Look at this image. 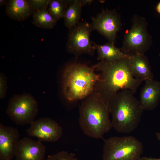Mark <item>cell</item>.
<instances>
[{
    "label": "cell",
    "mask_w": 160,
    "mask_h": 160,
    "mask_svg": "<svg viewBox=\"0 0 160 160\" xmlns=\"http://www.w3.org/2000/svg\"><path fill=\"white\" fill-rule=\"evenodd\" d=\"M128 57L112 62L101 60L92 66L100 73V78L94 90L99 92L108 102L121 90H129L135 94L144 81L132 75Z\"/></svg>",
    "instance_id": "cell-1"
},
{
    "label": "cell",
    "mask_w": 160,
    "mask_h": 160,
    "mask_svg": "<svg viewBox=\"0 0 160 160\" xmlns=\"http://www.w3.org/2000/svg\"><path fill=\"white\" fill-rule=\"evenodd\" d=\"M108 102L94 90L82 102L79 108V124L86 135L101 139L113 127Z\"/></svg>",
    "instance_id": "cell-2"
},
{
    "label": "cell",
    "mask_w": 160,
    "mask_h": 160,
    "mask_svg": "<svg viewBox=\"0 0 160 160\" xmlns=\"http://www.w3.org/2000/svg\"><path fill=\"white\" fill-rule=\"evenodd\" d=\"M134 94L129 90H121L108 101L113 127L119 133L132 132L140 122L144 110Z\"/></svg>",
    "instance_id": "cell-3"
},
{
    "label": "cell",
    "mask_w": 160,
    "mask_h": 160,
    "mask_svg": "<svg viewBox=\"0 0 160 160\" xmlns=\"http://www.w3.org/2000/svg\"><path fill=\"white\" fill-rule=\"evenodd\" d=\"M100 78L92 67L80 63L67 64L62 74L63 95L68 101L84 100L94 91Z\"/></svg>",
    "instance_id": "cell-4"
},
{
    "label": "cell",
    "mask_w": 160,
    "mask_h": 160,
    "mask_svg": "<svg viewBox=\"0 0 160 160\" xmlns=\"http://www.w3.org/2000/svg\"><path fill=\"white\" fill-rule=\"evenodd\" d=\"M143 153L142 143L132 136H113L104 140L103 160H139Z\"/></svg>",
    "instance_id": "cell-5"
},
{
    "label": "cell",
    "mask_w": 160,
    "mask_h": 160,
    "mask_svg": "<svg viewBox=\"0 0 160 160\" xmlns=\"http://www.w3.org/2000/svg\"><path fill=\"white\" fill-rule=\"evenodd\" d=\"M131 23L130 28L124 35L120 49L128 55L136 53L145 54L152 42V36L148 31L147 19L134 14L131 17Z\"/></svg>",
    "instance_id": "cell-6"
},
{
    "label": "cell",
    "mask_w": 160,
    "mask_h": 160,
    "mask_svg": "<svg viewBox=\"0 0 160 160\" xmlns=\"http://www.w3.org/2000/svg\"><path fill=\"white\" fill-rule=\"evenodd\" d=\"M38 112L37 100L31 95L24 93L16 95L8 102L6 113L15 124H31L34 121Z\"/></svg>",
    "instance_id": "cell-7"
},
{
    "label": "cell",
    "mask_w": 160,
    "mask_h": 160,
    "mask_svg": "<svg viewBox=\"0 0 160 160\" xmlns=\"http://www.w3.org/2000/svg\"><path fill=\"white\" fill-rule=\"evenodd\" d=\"M93 30L91 23L85 22L79 23L69 29L66 45L67 51L76 57L83 54L93 55L95 49L90 40Z\"/></svg>",
    "instance_id": "cell-8"
},
{
    "label": "cell",
    "mask_w": 160,
    "mask_h": 160,
    "mask_svg": "<svg viewBox=\"0 0 160 160\" xmlns=\"http://www.w3.org/2000/svg\"><path fill=\"white\" fill-rule=\"evenodd\" d=\"M91 19V24L93 30L97 31L108 42L114 44L117 33L122 26L120 14L115 9H103Z\"/></svg>",
    "instance_id": "cell-9"
},
{
    "label": "cell",
    "mask_w": 160,
    "mask_h": 160,
    "mask_svg": "<svg viewBox=\"0 0 160 160\" xmlns=\"http://www.w3.org/2000/svg\"><path fill=\"white\" fill-rule=\"evenodd\" d=\"M28 135L41 142H55L61 137L62 127L51 118H42L35 120L26 130Z\"/></svg>",
    "instance_id": "cell-10"
},
{
    "label": "cell",
    "mask_w": 160,
    "mask_h": 160,
    "mask_svg": "<svg viewBox=\"0 0 160 160\" xmlns=\"http://www.w3.org/2000/svg\"><path fill=\"white\" fill-rule=\"evenodd\" d=\"M20 135L16 128L0 124V160H13L19 142Z\"/></svg>",
    "instance_id": "cell-11"
},
{
    "label": "cell",
    "mask_w": 160,
    "mask_h": 160,
    "mask_svg": "<svg viewBox=\"0 0 160 160\" xmlns=\"http://www.w3.org/2000/svg\"><path fill=\"white\" fill-rule=\"evenodd\" d=\"M46 148L42 142L24 137L19 141L15 160H45Z\"/></svg>",
    "instance_id": "cell-12"
},
{
    "label": "cell",
    "mask_w": 160,
    "mask_h": 160,
    "mask_svg": "<svg viewBox=\"0 0 160 160\" xmlns=\"http://www.w3.org/2000/svg\"><path fill=\"white\" fill-rule=\"evenodd\" d=\"M144 81L140 94V102L144 110H152L157 107L160 100V82L153 79Z\"/></svg>",
    "instance_id": "cell-13"
},
{
    "label": "cell",
    "mask_w": 160,
    "mask_h": 160,
    "mask_svg": "<svg viewBox=\"0 0 160 160\" xmlns=\"http://www.w3.org/2000/svg\"><path fill=\"white\" fill-rule=\"evenodd\" d=\"M130 69L134 77L144 81L153 79L149 63L145 54L136 53L129 55Z\"/></svg>",
    "instance_id": "cell-14"
},
{
    "label": "cell",
    "mask_w": 160,
    "mask_h": 160,
    "mask_svg": "<svg viewBox=\"0 0 160 160\" xmlns=\"http://www.w3.org/2000/svg\"><path fill=\"white\" fill-rule=\"evenodd\" d=\"M6 12L10 18L19 21L25 20L33 13L28 0H26L9 1Z\"/></svg>",
    "instance_id": "cell-15"
},
{
    "label": "cell",
    "mask_w": 160,
    "mask_h": 160,
    "mask_svg": "<svg viewBox=\"0 0 160 160\" xmlns=\"http://www.w3.org/2000/svg\"><path fill=\"white\" fill-rule=\"evenodd\" d=\"M97 53V59L100 61L105 60L112 62L125 58L129 55L117 47L114 44L108 42L103 45L97 44L92 41Z\"/></svg>",
    "instance_id": "cell-16"
},
{
    "label": "cell",
    "mask_w": 160,
    "mask_h": 160,
    "mask_svg": "<svg viewBox=\"0 0 160 160\" xmlns=\"http://www.w3.org/2000/svg\"><path fill=\"white\" fill-rule=\"evenodd\" d=\"M81 7L80 0H69L63 17L64 24L69 29L80 23Z\"/></svg>",
    "instance_id": "cell-17"
},
{
    "label": "cell",
    "mask_w": 160,
    "mask_h": 160,
    "mask_svg": "<svg viewBox=\"0 0 160 160\" xmlns=\"http://www.w3.org/2000/svg\"><path fill=\"white\" fill-rule=\"evenodd\" d=\"M57 22L47 9L38 11L33 14L32 23L39 27L51 29Z\"/></svg>",
    "instance_id": "cell-18"
},
{
    "label": "cell",
    "mask_w": 160,
    "mask_h": 160,
    "mask_svg": "<svg viewBox=\"0 0 160 160\" xmlns=\"http://www.w3.org/2000/svg\"><path fill=\"white\" fill-rule=\"evenodd\" d=\"M68 2L69 0H50L48 10L57 21L63 18Z\"/></svg>",
    "instance_id": "cell-19"
},
{
    "label": "cell",
    "mask_w": 160,
    "mask_h": 160,
    "mask_svg": "<svg viewBox=\"0 0 160 160\" xmlns=\"http://www.w3.org/2000/svg\"><path fill=\"white\" fill-rule=\"evenodd\" d=\"M45 160H80L72 154L66 151H62L48 156Z\"/></svg>",
    "instance_id": "cell-20"
},
{
    "label": "cell",
    "mask_w": 160,
    "mask_h": 160,
    "mask_svg": "<svg viewBox=\"0 0 160 160\" xmlns=\"http://www.w3.org/2000/svg\"><path fill=\"white\" fill-rule=\"evenodd\" d=\"M28 1L34 13L40 10L47 9L50 0H29Z\"/></svg>",
    "instance_id": "cell-21"
},
{
    "label": "cell",
    "mask_w": 160,
    "mask_h": 160,
    "mask_svg": "<svg viewBox=\"0 0 160 160\" xmlns=\"http://www.w3.org/2000/svg\"><path fill=\"white\" fill-rule=\"evenodd\" d=\"M7 79L3 73L0 74V99H3L6 96L7 91Z\"/></svg>",
    "instance_id": "cell-22"
},
{
    "label": "cell",
    "mask_w": 160,
    "mask_h": 160,
    "mask_svg": "<svg viewBox=\"0 0 160 160\" xmlns=\"http://www.w3.org/2000/svg\"><path fill=\"white\" fill-rule=\"evenodd\" d=\"M81 6H84L87 4H91L93 0H80Z\"/></svg>",
    "instance_id": "cell-23"
},
{
    "label": "cell",
    "mask_w": 160,
    "mask_h": 160,
    "mask_svg": "<svg viewBox=\"0 0 160 160\" xmlns=\"http://www.w3.org/2000/svg\"><path fill=\"white\" fill-rule=\"evenodd\" d=\"M139 160H160V158H153L143 157H140Z\"/></svg>",
    "instance_id": "cell-24"
},
{
    "label": "cell",
    "mask_w": 160,
    "mask_h": 160,
    "mask_svg": "<svg viewBox=\"0 0 160 160\" xmlns=\"http://www.w3.org/2000/svg\"><path fill=\"white\" fill-rule=\"evenodd\" d=\"M156 9L157 12L160 14V1L156 5Z\"/></svg>",
    "instance_id": "cell-25"
},
{
    "label": "cell",
    "mask_w": 160,
    "mask_h": 160,
    "mask_svg": "<svg viewBox=\"0 0 160 160\" xmlns=\"http://www.w3.org/2000/svg\"><path fill=\"white\" fill-rule=\"evenodd\" d=\"M8 1L5 0H0V5L2 6L3 5L6 4H8Z\"/></svg>",
    "instance_id": "cell-26"
},
{
    "label": "cell",
    "mask_w": 160,
    "mask_h": 160,
    "mask_svg": "<svg viewBox=\"0 0 160 160\" xmlns=\"http://www.w3.org/2000/svg\"><path fill=\"white\" fill-rule=\"evenodd\" d=\"M156 135L160 143V132H156Z\"/></svg>",
    "instance_id": "cell-27"
}]
</instances>
